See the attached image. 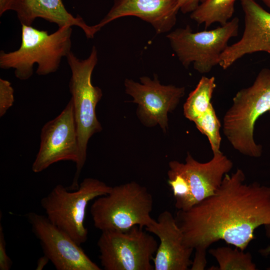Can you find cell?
I'll use <instances>...</instances> for the list:
<instances>
[{"instance_id":"cell-10","label":"cell","mask_w":270,"mask_h":270,"mask_svg":"<svg viewBox=\"0 0 270 270\" xmlns=\"http://www.w3.org/2000/svg\"><path fill=\"white\" fill-rule=\"evenodd\" d=\"M62 160H70L76 164V172L70 190H77L80 163L76 124L72 98L56 118L46 123L40 134V147L32 166V170L38 173L52 164Z\"/></svg>"},{"instance_id":"cell-25","label":"cell","mask_w":270,"mask_h":270,"mask_svg":"<svg viewBox=\"0 0 270 270\" xmlns=\"http://www.w3.org/2000/svg\"><path fill=\"white\" fill-rule=\"evenodd\" d=\"M49 258L44 254L43 256L40 257L37 261L36 270H42L50 262Z\"/></svg>"},{"instance_id":"cell-18","label":"cell","mask_w":270,"mask_h":270,"mask_svg":"<svg viewBox=\"0 0 270 270\" xmlns=\"http://www.w3.org/2000/svg\"><path fill=\"white\" fill-rule=\"evenodd\" d=\"M216 88L214 76L201 78L184 105V114L186 118L194 122L207 111L212 104L211 100Z\"/></svg>"},{"instance_id":"cell-17","label":"cell","mask_w":270,"mask_h":270,"mask_svg":"<svg viewBox=\"0 0 270 270\" xmlns=\"http://www.w3.org/2000/svg\"><path fill=\"white\" fill-rule=\"evenodd\" d=\"M237 0H200L198 7L190 13L191 19L208 28L214 23L220 26L230 20Z\"/></svg>"},{"instance_id":"cell-3","label":"cell","mask_w":270,"mask_h":270,"mask_svg":"<svg viewBox=\"0 0 270 270\" xmlns=\"http://www.w3.org/2000/svg\"><path fill=\"white\" fill-rule=\"evenodd\" d=\"M270 111V69L260 70L253 84L240 90L222 122L224 134L232 147L243 155L261 156L262 147L254 138L258 119Z\"/></svg>"},{"instance_id":"cell-8","label":"cell","mask_w":270,"mask_h":270,"mask_svg":"<svg viewBox=\"0 0 270 270\" xmlns=\"http://www.w3.org/2000/svg\"><path fill=\"white\" fill-rule=\"evenodd\" d=\"M239 19L234 18L224 25L208 30L194 32L190 26L170 32L166 38L182 65L192 64L200 74L210 72L219 65L229 40L238 36Z\"/></svg>"},{"instance_id":"cell-26","label":"cell","mask_w":270,"mask_h":270,"mask_svg":"<svg viewBox=\"0 0 270 270\" xmlns=\"http://www.w3.org/2000/svg\"><path fill=\"white\" fill-rule=\"evenodd\" d=\"M270 9V0H261Z\"/></svg>"},{"instance_id":"cell-21","label":"cell","mask_w":270,"mask_h":270,"mask_svg":"<svg viewBox=\"0 0 270 270\" xmlns=\"http://www.w3.org/2000/svg\"><path fill=\"white\" fill-rule=\"evenodd\" d=\"M14 90L8 80L0 78V116H2L14 102Z\"/></svg>"},{"instance_id":"cell-6","label":"cell","mask_w":270,"mask_h":270,"mask_svg":"<svg viewBox=\"0 0 270 270\" xmlns=\"http://www.w3.org/2000/svg\"><path fill=\"white\" fill-rule=\"evenodd\" d=\"M112 187L90 178H84L73 192L60 184L41 200L40 204L48 218L80 246L88 240L84 221L89 202L107 194Z\"/></svg>"},{"instance_id":"cell-27","label":"cell","mask_w":270,"mask_h":270,"mask_svg":"<svg viewBox=\"0 0 270 270\" xmlns=\"http://www.w3.org/2000/svg\"><path fill=\"white\" fill-rule=\"evenodd\" d=\"M270 114V111L269 112Z\"/></svg>"},{"instance_id":"cell-16","label":"cell","mask_w":270,"mask_h":270,"mask_svg":"<svg viewBox=\"0 0 270 270\" xmlns=\"http://www.w3.org/2000/svg\"><path fill=\"white\" fill-rule=\"evenodd\" d=\"M14 10L21 24L32 26L37 18H43L61 28L76 26L88 38H92L98 30L89 26L80 16H74L64 7L62 0H0V16L8 10Z\"/></svg>"},{"instance_id":"cell-20","label":"cell","mask_w":270,"mask_h":270,"mask_svg":"<svg viewBox=\"0 0 270 270\" xmlns=\"http://www.w3.org/2000/svg\"><path fill=\"white\" fill-rule=\"evenodd\" d=\"M194 122L198 130L207 137L213 154L221 152V124L212 104L204 114Z\"/></svg>"},{"instance_id":"cell-19","label":"cell","mask_w":270,"mask_h":270,"mask_svg":"<svg viewBox=\"0 0 270 270\" xmlns=\"http://www.w3.org/2000/svg\"><path fill=\"white\" fill-rule=\"evenodd\" d=\"M210 254L215 258L218 266L216 270H256L257 268L250 252H244L238 248L229 246L212 248Z\"/></svg>"},{"instance_id":"cell-11","label":"cell","mask_w":270,"mask_h":270,"mask_svg":"<svg viewBox=\"0 0 270 270\" xmlns=\"http://www.w3.org/2000/svg\"><path fill=\"white\" fill-rule=\"evenodd\" d=\"M140 82L126 78V92L131 96L132 102L138 104L137 116L144 126L159 125L166 132L168 128V114L174 111L185 94V88L174 85L162 84L156 74L153 79L144 76Z\"/></svg>"},{"instance_id":"cell-9","label":"cell","mask_w":270,"mask_h":270,"mask_svg":"<svg viewBox=\"0 0 270 270\" xmlns=\"http://www.w3.org/2000/svg\"><path fill=\"white\" fill-rule=\"evenodd\" d=\"M97 244L105 270H154L151 262L157 241L138 226L124 231H102Z\"/></svg>"},{"instance_id":"cell-13","label":"cell","mask_w":270,"mask_h":270,"mask_svg":"<svg viewBox=\"0 0 270 270\" xmlns=\"http://www.w3.org/2000/svg\"><path fill=\"white\" fill-rule=\"evenodd\" d=\"M244 16V29L240 39L228 46L222 54L219 66L226 70L246 55L264 52L270 54V12L255 0H240Z\"/></svg>"},{"instance_id":"cell-1","label":"cell","mask_w":270,"mask_h":270,"mask_svg":"<svg viewBox=\"0 0 270 270\" xmlns=\"http://www.w3.org/2000/svg\"><path fill=\"white\" fill-rule=\"evenodd\" d=\"M245 179L240 168L226 174L214 194L177 212L184 242L195 250L196 266L206 265V251L213 243L222 240L244 250L255 238L254 230L270 224V186Z\"/></svg>"},{"instance_id":"cell-12","label":"cell","mask_w":270,"mask_h":270,"mask_svg":"<svg viewBox=\"0 0 270 270\" xmlns=\"http://www.w3.org/2000/svg\"><path fill=\"white\" fill-rule=\"evenodd\" d=\"M26 217L44 254L58 270H100L68 234L46 216L30 212Z\"/></svg>"},{"instance_id":"cell-7","label":"cell","mask_w":270,"mask_h":270,"mask_svg":"<svg viewBox=\"0 0 270 270\" xmlns=\"http://www.w3.org/2000/svg\"><path fill=\"white\" fill-rule=\"evenodd\" d=\"M66 60L72 72L69 82L76 124L80 163L82 168L86 160L87 146L90 138L102 130L96 112L102 92L92 85V75L98 63V52L93 46L89 56L84 60L78 58L72 52Z\"/></svg>"},{"instance_id":"cell-22","label":"cell","mask_w":270,"mask_h":270,"mask_svg":"<svg viewBox=\"0 0 270 270\" xmlns=\"http://www.w3.org/2000/svg\"><path fill=\"white\" fill-rule=\"evenodd\" d=\"M12 266V261L6 252L3 227L0 224V270H9Z\"/></svg>"},{"instance_id":"cell-2","label":"cell","mask_w":270,"mask_h":270,"mask_svg":"<svg viewBox=\"0 0 270 270\" xmlns=\"http://www.w3.org/2000/svg\"><path fill=\"white\" fill-rule=\"evenodd\" d=\"M72 28L66 26L49 34L46 30L22 24V42L17 50L0 52V67L14 68L20 80L32 76L34 64L36 73L45 76L56 72L62 59L71 52Z\"/></svg>"},{"instance_id":"cell-15","label":"cell","mask_w":270,"mask_h":270,"mask_svg":"<svg viewBox=\"0 0 270 270\" xmlns=\"http://www.w3.org/2000/svg\"><path fill=\"white\" fill-rule=\"evenodd\" d=\"M180 0H114L105 16L95 26L98 32L108 23L127 16H134L148 22L158 34L174 28L180 11Z\"/></svg>"},{"instance_id":"cell-5","label":"cell","mask_w":270,"mask_h":270,"mask_svg":"<svg viewBox=\"0 0 270 270\" xmlns=\"http://www.w3.org/2000/svg\"><path fill=\"white\" fill-rule=\"evenodd\" d=\"M168 182L178 210H188L213 195L224 176L233 167L232 161L221 152L213 154L206 162L196 160L188 152L185 162L172 160L168 163Z\"/></svg>"},{"instance_id":"cell-23","label":"cell","mask_w":270,"mask_h":270,"mask_svg":"<svg viewBox=\"0 0 270 270\" xmlns=\"http://www.w3.org/2000/svg\"><path fill=\"white\" fill-rule=\"evenodd\" d=\"M200 0H180V10L184 14L191 13L198 6Z\"/></svg>"},{"instance_id":"cell-4","label":"cell","mask_w":270,"mask_h":270,"mask_svg":"<svg viewBox=\"0 0 270 270\" xmlns=\"http://www.w3.org/2000/svg\"><path fill=\"white\" fill-rule=\"evenodd\" d=\"M153 198L148 188L132 181L112 187L96 198L90 212L94 226L102 232L146 228L156 220L151 216Z\"/></svg>"},{"instance_id":"cell-14","label":"cell","mask_w":270,"mask_h":270,"mask_svg":"<svg viewBox=\"0 0 270 270\" xmlns=\"http://www.w3.org/2000/svg\"><path fill=\"white\" fill-rule=\"evenodd\" d=\"M146 230L156 236L160 241L152 260L154 270L189 269L194 250L184 244L182 232L170 212H162L157 220Z\"/></svg>"},{"instance_id":"cell-24","label":"cell","mask_w":270,"mask_h":270,"mask_svg":"<svg viewBox=\"0 0 270 270\" xmlns=\"http://www.w3.org/2000/svg\"><path fill=\"white\" fill-rule=\"evenodd\" d=\"M266 230V234L267 237L270 238V224L264 226ZM260 252L263 256H267L270 254V246H268L264 248H262L260 250ZM268 270H270V267L266 268Z\"/></svg>"}]
</instances>
